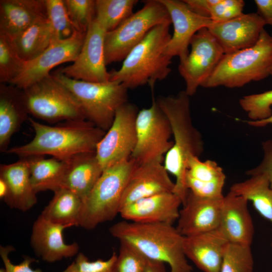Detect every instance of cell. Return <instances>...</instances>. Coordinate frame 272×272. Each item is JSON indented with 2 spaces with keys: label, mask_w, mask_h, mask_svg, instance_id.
<instances>
[{
  "label": "cell",
  "mask_w": 272,
  "mask_h": 272,
  "mask_svg": "<svg viewBox=\"0 0 272 272\" xmlns=\"http://www.w3.org/2000/svg\"><path fill=\"white\" fill-rule=\"evenodd\" d=\"M189 97L185 91L176 96H161L157 103L169 122L173 144L164 158V165L175 178L173 193L183 204L188 190L186 184L187 162L191 155L199 158L203 151L202 135L194 126Z\"/></svg>",
  "instance_id": "obj_1"
},
{
  "label": "cell",
  "mask_w": 272,
  "mask_h": 272,
  "mask_svg": "<svg viewBox=\"0 0 272 272\" xmlns=\"http://www.w3.org/2000/svg\"><path fill=\"white\" fill-rule=\"evenodd\" d=\"M35 134L29 143L10 148L6 153L21 158L49 155L63 160L75 155L95 152L106 131L87 120L64 121L50 126L28 118Z\"/></svg>",
  "instance_id": "obj_2"
},
{
  "label": "cell",
  "mask_w": 272,
  "mask_h": 272,
  "mask_svg": "<svg viewBox=\"0 0 272 272\" xmlns=\"http://www.w3.org/2000/svg\"><path fill=\"white\" fill-rule=\"evenodd\" d=\"M120 242L132 245L149 260L167 263L169 272H191L183 249L184 237L172 224L126 220L109 229Z\"/></svg>",
  "instance_id": "obj_3"
},
{
  "label": "cell",
  "mask_w": 272,
  "mask_h": 272,
  "mask_svg": "<svg viewBox=\"0 0 272 272\" xmlns=\"http://www.w3.org/2000/svg\"><path fill=\"white\" fill-rule=\"evenodd\" d=\"M171 24L153 28L128 53L118 70L109 72L110 81L121 84L127 89L148 85L153 90L155 83L169 75L172 57L165 53L171 37Z\"/></svg>",
  "instance_id": "obj_4"
},
{
  "label": "cell",
  "mask_w": 272,
  "mask_h": 272,
  "mask_svg": "<svg viewBox=\"0 0 272 272\" xmlns=\"http://www.w3.org/2000/svg\"><path fill=\"white\" fill-rule=\"evenodd\" d=\"M271 69L272 37L264 29L252 46L225 54L202 87H242L271 75Z\"/></svg>",
  "instance_id": "obj_5"
},
{
  "label": "cell",
  "mask_w": 272,
  "mask_h": 272,
  "mask_svg": "<svg viewBox=\"0 0 272 272\" xmlns=\"http://www.w3.org/2000/svg\"><path fill=\"white\" fill-rule=\"evenodd\" d=\"M136 162L129 160L103 170L94 187L83 200L77 226L92 230L119 214L122 196Z\"/></svg>",
  "instance_id": "obj_6"
},
{
  "label": "cell",
  "mask_w": 272,
  "mask_h": 272,
  "mask_svg": "<svg viewBox=\"0 0 272 272\" xmlns=\"http://www.w3.org/2000/svg\"><path fill=\"white\" fill-rule=\"evenodd\" d=\"M78 102L86 119L107 131L117 110L127 102V89L117 82L93 83L68 78L58 71L51 75Z\"/></svg>",
  "instance_id": "obj_7"
},
{
  "label": "cell",
  "mask_w": 272,
  "mask_h": 272,
  "mask_svg": "<svg viewBox=\"0 0 272 272\" xmlns=\"http://www.w3.org/2000/svg\"><path fill=\"white\" fill-rule=\"evenodd\" d=\"M171 24L165 7L159 0L146 1L143 8L112 31L105 38L106 64L123 60L128 53L154 27Z\"/></svg>",
  "instance_id": "obj_8"
},
{
  "label": "cell",
  "mask_w": 272,
  "mask_h": 272,
  "mask_svg": "<svg viewBox=\"0 0 272 272\" xmlns=\"http://www.w3.org/2000/svg\"><path fill=\"white\" fill-rule=\"evenodd\" d=\"M29 114L49 123L86 120L76 99L51 75L22 90Z\"/></svg>",
  "instance_id": "obj_9"
},
{
  "label": "cell",
  "mask_w": 272,
  "mask_h": 272,
  "mask_svg": "<svg viewBox=\"0 0 272 272\" xmlns=\"http://www.w3.org/2000/svg\"><path fill=\"white\" fill-rule=\"evenodd\" d=\"M136 130L137 143L131 158L137 164L164 159L163 156L173 144L170 141L172 131L168 119L154 96L151 105L139 111Z\"/></svg>",
  "instance_id": "obj_10"
},
{
  "label": "cell",
  "mask_w": 272,
  "mask_h": 272,
  "mask_svg": "<svg viewBox=\"0 0 272 272\" xmlns=\"http://www.w3.org/2000/svg\"><path fill=\"white\" fill-rule=\"evenodd\" d=\"M138 112L137 107L128 102L117 110L111 126L95 150L103 170L131 158L137 143Z\"/></svg>",
  "instance_id": "obj_11"
},
{
  "label": "cell",
  "mask_w": 272,
  "mask_h": 272,
  "mask_svg": "<svg viewBox=\"0 0 272 272\" xmlns=\"http://www.w3.org/2000/svg\"><path fill=\"white\" fill-rule=\"evenodd\" d=\"M190 50L180 61L178 71L185 83L184 90L189 96L202 87L225 54L208 28L199 30L192 38Z\"/></svg>",
  "instance_id": "obj_12"
},
{
  "label": "cell",
  "mask_w": 272,
  "mask_h": 272,
  "mask_svg": "<svg viewBox=\"0 0 272 272\" xmlns=\"http://www.w3.org/2000/svg\"><path fill=\"white\" fill-rule=\"evenodd\" d=\"M107 31L96 19L89 25L81 50L76 59L58 71L72 79L93 83L110 81L106 69L105 38Z\"/></svg>",
  "instance_id": "obj_13"
},
{
  "label": "cell",
  "mask_w": 272,
  "mask_h": 272,
  "mask_svg": "<svg viewBox=\"0 0 272 272\" xmlns=\"http://www.w3.org/2000/svg\"><path fill=\"white\" fill-rule=\"evenodd\" d=\"M86 34L76 30L69 38L52 42L37 57L25 61L20 74L10 84L24 90L50 76V71L57 65L74 62L81 50Z\"/></svg>",
  "instance_id": "obj_14"
},
{
  "label": "cell",
  "mask_w": 272,
  "mask_h": 272,
  "mask_svg": "<svg viewBox=\"0 0 272 272\" xmlns=\"http://www.w3.org/2000/svg\"><path fill=\"white\" fill-rule=\"evenodd\" d=\"M159 1L167 9L174 29L165 53L172 58L178 56L182 61L189 53L188 47L193 36L199 30L210 27L213 22L210 18L193 11L184 1Z\"/></svg>",
  "instance_id": "obj_15"
},
{
  "label": "cell",
  "mask_w": 272,
  "mask_h": 272,
  "mask_svg": "<svg viewBox=\"0 0 272 272\" xmlns=\"http://www.w3.org/2000/svg\"><path fill=\"white\" fill-rule=\"evenodd\" d=\"M265 25L257 13H243L226 22L213 23L208 29L224 54H229L254 45Z\"/></svg>",
  "instance_id": "obj_16"
},
{
  "label": "cell",
  "mask_w": 272,
  "mask_h": 272,
  "mask_svg": "<svg viewBox=\"0 0 272 272\" xmlns=\"http://www.w3.org/2000/svg\"><path fill=\"white\" fill-rule=\"evenodd\" d=\"M163 160L137 163L123 192L119 211L141 198L159 193L173 192L175 183L169 176Z\"/></svg>",
  "instance_id": "obj_17"
},
{
  "label": "cell",
  "mask_w": 272,
  "mask_h": 272,
  "mask_svg": "<svg viewBox=\"0 0 272 272\" xmlns=\"http://www.w3.org/2000/svg\"><path fill=\"white\" fill-rule=\"evenodd\" d=\"M223 197L202 198L188 191L179 211L178 231L185 237L218 229Z\"/></svg>",
  "instance_id": "obj_18"
},
{
  "label": "cell",
  "mask_w": 272,
  "mask_h": 272,
  "mask_svg": "<svg viewBox=\"0 0 272 272\" xmlns=\"http://www.w3.org/2000/svg\"><path fill=\"white\" fill-rule=\"evenodd\" d=\"M182 205L181 199L174 193H162L129 203L121 208L119 214L129 222L173 225L178 219Z\"/></svg>",
  "instance_id": "obj_19"
},
{
  "label": "cell",
  "mask_w": 272,
  "mask_h": 272,
  "mask_svg": "<svg viewBox=\"0 0 272 272\" xmlns=\"http://www.w3.org/2000/svg\"><path fill=\"white\" fill-rule=\"evenodd\" d=\"M69 225L53 223L40 215L34 222L30 244L36 254L48 262H54L78 254L79 246L64 242L63 231Z\"/></svg>",
  "instance_id": "obj_20"
},
{
  "label": "cell",
  "mask_w": 272,
  "mask_h": 272,
  "mask_svg": "<svg viewBox=\"0 0 272 272\" xmlns=\"http://www.w3.org/2000/svg\"><path fill=\"white\" fill-rule=\"evenodd\" d=\"M248 202L231 191L223 197L219 229L229 243L251 246L254 228Z\"/></svg>",
  "instance_id": "obj_21"
},
{
  "label": "cell",
  "mask_w": 272,
  "mask_h": 272,
  "mask_svg": "<svg viewBox=\"0 0 272 272\" xmlns=\"http://www.w3.org/2000/svg\"><path fill=\"white\" fill-rule=\"evenodd\" d=\"M63 160L64 170L56 190L67 189L83 200L103 172L96 153H80Z\"/></svg>",
  "instance_id": "obj_22"
},
{
  "label": "cell",
  "mask_w": 272,
  "mask_h": 272,
  "mask_svg": "<svg viewBox=\"0 0 272 272\" xmlns=\"http://www.w3.org/2000/svg\"><path fill=\"white\" fill-rule=\"evenodd\" d=\"M229 243L218 229L184 237L183 249L187 259L203 272H219Z\"/></svg>",
  "instance_id": "obj_23"
},
{
  "label": "cell",
  "mask_w": 272,
  "mask_h": 272,
  "mask_svg": "<svg viewBox=\"0 0 272 272\" xmlns=\"http://www.w3.org/2000/svg\"><path fill=\"white\" fill-rule=\"evenodd\" d=\"M46 18L45 0L0 1V35L10 40Z\"/></svg>",
  "instance_id": "obj_24"
},
{
  "label": "cell",
  "mask_w": 272,
  "mask_h": 272,
  "mask_svg": "<svg viewBox=\"0 0 272 272\" xmlns=\"http://www.w3.org/2000/svg\"><path fill=\"white\" fill-rule=\"evenodd\" d=\"M0 178L8 185V193L4 200L10 207L26 212L36 203L37 193L31 182L26 158L13 163L1 164Z\"/></svg>",
  "instance_id": "obj_25"
},
{
  "label": "cell",
  "mask_w": 272,
  "mask_h": 272,
  "mask_svg": "<svg viewBox=\"0 0 272 272\" xmlns=\"http://www.w3.org/2000/svg\"><path fill=\"white\" fill-rule=\"evenodd\" d=\"M23 91L12 85L0 86V151L5 152L13 134L29 117Z\"/></svg>",
  "instance_id": "obj_26"
},
{
  "label": "cell",
  "mask_w": 272,
  "mask_h": 272,
  "mask_svg": "<svg viewBox=\"0 0 272 272\" xmlns=\"http://www.w3.org/2000/svg\"><path fill=\"white\" fill-rule=\"evenodd\" d=\"M10 40L18 55L24 61L36 58L53 41L52 30L47 18L35 22Z\"/></svg>",
  "instance_id": "obj_27"
},
{
  "label": "cell",
  "mask_w": 272,
  "mask_h": 272,
  "mask_svg": "<svg viewBox=\"0 0 272 272\" xmlns=\"http://www.w3.org/2000/svg\"><path fill=\"white\" fill-rule=\"evenodd\" d=\"M230 191L251 201L256 211L272 224V188L264 175L250 176L244 181L233 184Z\"/></svg>",
  "instance_id": "obj_28"
},
{
  "label": "cell",
  "mask_w": 272,
  "mask_h": 272,
  "mask_svg": "<svg viewBox=\"0 0 272 272\" xmlns=\"http://www.w3.org/2000/svg\"><path fill=\"white\" fill-rule=\"evenodd\" d=\"M53 192L52 198L41 215L53 223L71 227L77 226L82 199L66 188H59Z\"/></svg>",
  "instance_id": "obj_29"
},
{
  "label": "cell",
  "mask_w": 272,
  "mask_h": 272,
  "mask_svg": "<svg viewBox=\"0 0 272 272\" xmlns=\"http://www.w3.org/2000/svg\"><path fill=\"white\" fill-rule=\"evenodd\" d=\"M26 158L31 182L36 192L56 190L64 170V160L54 157L47 159L42 156Z\"/></svg>",
  "instance_id": "obj_30"
},
{
  "label": "cell",
  "mask_w": 272,
  "mask_h": 272,
  "mask_svg": "<svg viewBox=\"0 0 272 272\" xmlns=\"http://www.w3.org/2000/svg\"><path fill=\"white\" fill-rule=\"evenodd\" d=\"M137 0H96V19L107 32L113 30L133 14Z\"/></svg>",
  "instance_id": "obj_31"
},
{
  "label": "cell",
  "mask_w": 272,
  "mask_h": 272,
  "mask_svg": "<svg viewBox=\"0 0 272 272\" xmlns=\"http://www.w3.org/2000/svg\"><path fill=\"white\" fill-rule=\"evenodd\" d=\"M45 2L47 17L52 33V42L71 37L76 30L69 17L64 0Z\"/></svg>",
  "instance_id": "obj_32"
},
{
  "label": "cell",
  "mask_w": 272,
  "mask_h": 272,
  "mask_svg": "<svg viewBox=\"0 0 272 272\" xmlns=\"http://www.w3.org/2000/svg\"><path fill=\"white\" fill-rule=\"evenodd\" d=\"M253 266L250 246L229 242L219 272H253Z\"/></svg>",
  "instance_id": "obj_33"
},
{
  "label": "cell",
  "mask_w": 272,
  "mask_h": 272,
  "mask_svg": "<svg viewBox=\"0 0 272 272\" xmlns=\"http://www.w3.org/2000/svg\"><path fill=\"white\" fill-rule=\"evenodd\" d=\"M25 61L15 50L11 41L0 35V82L10 84L20 74Z\"/></svg>",
  "instance_id": "obj_34"
},
{
  "label": "cell",
  "mask_w": 272,
  "mask_h": 272,
  "mask_svg": "<svg viewBox=\"0 0 272 272\" xmlns=\"http://www.w3.org/2000/svg\"><path fill=\"white\" fill-rule=\"evenodd\" d=\"M186 175L205 183L225 182L226 175L222 168L215 161H202L191 155L187 162Z\"/></svg>",
  "instance_id": "obj_35"
},
{
  "label": "cell",
  "mask_w": 272,
  "mask_h": 272,
  "mask_svg": "<svg viewBox=\"0 0 272 272\" xmlns=\"http://www.w3.org/2000/svg\"><path fill=\"white\" fill-rule=\"evenodd\" d=\"M239 103L247 113L249 120L267 118L272 114V90L244 96L239 99Z\"/></svg>",
  "instance_id": "obj_36"
},
{
  "label": "cell",
  "mask_w": 272,
  "mask_h": 272,
  "mask_svg": "<svg viewBox=\"0 0 272 272\" xmlns=\"http://www.w3.org/2000/svg\"><path fill=\"white\" fill-rule=\"evenodd\" d=\"M68 15L75 29L86 33L95 17V1L64 0Z\"/></svg>",
  "instance_id": "obj_37"
},
{
  "label": "cell",
  "mask_w": 272,
  "mask_h": 272,
  "mask_svg": "<svg viewBox=\"0 0 272 272\" xmlns=\"http://www.w3.org/2000/svg\"><path fill=\"white\" fill-rule=\"evenodd\" d=\"M148 259L132 245L120 242L114 272H144Z\"/></svg>",
  "instance_id": "obj_38"
},
{
  "label": "cell",
  "mask_w": 272,
  "mask_h": 272,
  "mask_svg": "<svg viewBox=\"0 0 272 272\" xmlns=\"http://www.w3.org/2000/svg\"><path fill=\"white\" fill-rule=\"evenodd\" d=\"M115 252L107 260L90 261L83 253H79L75 260L64 270L65 272H114L117 257Z\"/></svg>",
  "instance_id": "obj_39"
},
{
  "label": "cell",
  "mask_w": 272,
  "mask_h": 272,
  "mask_svg": "<svg viewBox=\"0 0 272 272\" xmlns=\"http://www.w3.org/2000/svg\"><path fill=\"white\" fill-rule=\"evenodd\" d=\"M244 5L243 0H219L211 8L210 18L213 23L229 21L243 14Z\"/></svg>",
  "instance_id": "obj_40"
},
{
  "label": "cell",
  "mask_w": 272,
  "mask_h": 272,
  "mask_svg": "<svg viewBox=\"0 0 272 272\" xmlns=\"http://www.w3.org/2000/svg\"><path fill=\"white\" fill-rule=\"evenodd\" d=\"M263 157L261 162L255 167L246 171L249 176L257 174L264 175L272 188V140H267L262 143Z\"/></svg>",
  "instance_id": "obj_41"
},
{
  "label": "cell",
  "mask_w": 272,
  "mask_h": 272,
  "mask_svg": "<svg viewBox=\"0 0 272 272\" xmlns=\"http://www.w3.org/2000/svg\"><path fill=\"white\" fill-rule=\"evenodd\" d=\"M14 248L12 246H0V255L3 261L7 272H42L40 269H33L31 264L36 261V259L29 256H25L24 260L18 264L12 263L9 258V253ZM62 272H65L63 270Z\"/></svg>",
  "instance_id": "obj_42"
},
{
  "label": "cell",
  "mask_w": 272,
  "mask_h": 272,
  "mask_svg": "<svg viewBox=\"0 0 272 272\" xmlns=\"http://www.w3.org/2000/svg\"><path fill=\"white\" fill-rule=\"evenodd\" d=\"M219 0H184L188 6L196 13L210 18V11L212 7Z\"/></svg>",
  "instance_id": "obj_43"
},
{
  "label": "cell",
  "mask_w": 272,
  "mask_h": 272,
  "mask_svg": "<svg viewBox=\"0 0 272 272\" xmlns=\"http://www.w3.org/2000/svg\"><path fill=\"white\" fill-rule=\"evenodd\" d=\"M257 12L266 25L272 26V0H255Z\"/></svg>",
  "instance_id": "obj_44"
},
{
  "label": "cell",
  "mask_w": 272,
  "mask_h": 272,
  "mask_svg": "<svg viewBox=\"0 0 272 272\" xmlns=\"http://www.w3.org/2000/svg\"><path fill=\"white\" fill-rule=\"evenodd\" d=\"M144 272H167L165 263L148 259Z\"/></svg>",
  "instance_id": "obj_45"
},
{
  "label": "cell",
  "mask_w": 272,
  "mask_h": 272,
  "mask_svg": "<svg viewBox=\"0 0 272 272\" xmlns=\"http://www.w3.org/2000/svg\"><path fill=\"white\" fill-rule=\"evenodd\" d=\"M246 122L252 126L257 127H264L267 125L272 124V114L268 118L256 121L248 120L246 121Z\"/></svg>",
  "instance_id": "obj_46"
},
{
  "label": "cell",
  "mask_w": 272,
  "mask_h": 272,
  "mask_svg": "<svg viewBox=\"0 0 272 272\" xmlns=\"http://www.w3.org/2000/svg\"><path fill=\"white\" fill-rule=\"evenodd\" d=\"M8 193V187L5 181L0 178V198L4 200Z\"/></svg>",
  "instance_id": "obj_47"
},
{
  "label": "cell",
  "mask_w": 272,
  "mask_h": 272,
  "mask_svg": "<svg viewBox=\"0 0 272 272\" xmlns=\"http://www.w3.org/2000/svg\"><path fill=\"white\" fill-rule=\"evenodd\" d=\"M0 272H7L5 268H2L0 269Z\"/></svg>",
  "instance_id": "obj_48"
},
{
  "label": "cell",
  "mask_w": 272,
  "mask_h": 272,
  "mask_svg": "<svg viewBox=\"0 0 272 272\" xmlns=\"http://www.w3.org/2000/svg\"><path fill=\"white\" fill-rule=\"evenodd\" d=\"M271 36L272 37V34H271ZM271 75H272V69H271Z\"/></svg>",
  "instance_id": "obj_49"
}]
</instances>
